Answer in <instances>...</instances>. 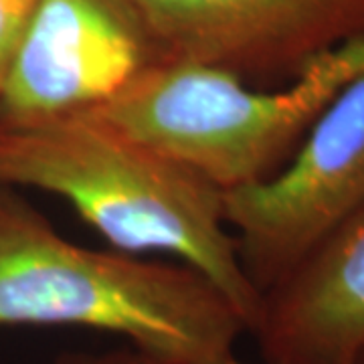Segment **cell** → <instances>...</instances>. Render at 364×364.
I'll return each instance as SVG.
<instances>
[{"instance_id": "30bf717a", "label": "cell", "mask_w": 364, "mask_h": 364, "mask_svg": "<svg viewBox=\"0 0 364 364\" xmlns=\"http://www.w3.org/2000/svg\"><path fill=\"white\" fill-rule=\"evenodd\" d=\"M352 364H364V346H363V350L356 354V358H354V363Z\"/></svg>"}, {"instance_id": "52a82bcc", "label": "cell", "mask_w": 364, "mask_h": 364, "mask_svg": "<svg viewBox=\"0 0 364 364\" xmlns=\"http://www.w3.org/2000/svg\"><path fill=\"white\" fill-rule=\"evenodd\" d=\"M265 364H352L364 346V207L261 294Z\"/></svg>"}, {"instance_id": "9c48e42d", "label": "cell", "mask_w": 364, "mask_h": 364, "mask_svg": "<svg viewBox=\"0 0 364 364\" xmlns=\"http://www.w3.org/2000/svg\"><path fill=\"white\" fill-rule=\"evenodd\" d=\"M55 364H158L150 356H146L140 350L126 346L119 350L102 352V354H85V352H75V354H63Z\"/></svg>"}, {"instance_id": "ba28073f", "label": "cell", "mask_w": 364, "mask_h": 364, "mask_svg": "<svg viewBox=\"0 0 364 364\" xmlns=\"http://www.w3.org/2000/svg\"><path fill=\"white\" fill-rule=\"evenodd\" d=\"M37 0H0V95L25 39Z\"/></svg>"}, {"instance_id": "6da1fadb", "label": "cell", "mask_w": 364, "mask_h": 364, "mask_svg": "<svg viewBox=\"0 0 364 364\" xmlns=\"http://www.w3.org/2000/svg\"><path fill=\"white\" fill-rule=\"evenodd\" d=\"M0 184L65 198L126 253H168L205 275L243 318L259 314L223 215V193L95 114L0 124Z\"/></svg>"}, {"instance_id": "8fae6325", "label": "cell", "mask_w": 364, "mask_h": 364, "mask_svg": "<svg viewBox=\"0 0 364 364\" xmlns=\"http://www.w3.org/2000/svg\"><path fill=\"white\" fill-rule=\"evenodd\" d=\"M223 364H245V363H241V360H239V358L233 354V356H229V358H227Z\"/></svg>"}, {"instance_id": "3957f363", "label": "cell", "mask_w": 364, "mask_h": 364, "mask_svg": "<svg viewBox=\"0 0 364 364\" xmlns=\"http://www.w3.org/2000/svg\"><path fill=\"white\" fill-rule=\"evenodd\" d=\"M360 71L364 41L318 57L279 87L249 85L219 67L164 61L91 114L227 193L282 168L314 119Z\"/></svg>"}, {"instance_id": "8992f818", "label": "cell", "mask_w": 364, "mask_h": 364, "mask_svg": "<svg viewBox=\"0 0 364 364\" xmlns=\"http://www.w3.org/2000/svg\"><path fill=\"white\" fill-rule=\"evenodd\" d=\"M156 61L119 0H37L0 95V124L87 114Z\"/></svg>"}, {"instance_id": "5b68a950", "label": "cell", "mask_w": 364, "mask_h": 364, "mask_svg": "<svg viewBox=\"0 0 364 364\" xmlns=\"http://www.w3.org/2000/svg\"><path fill=\"white\" fill-rule=\"evenodd\" d=\"M158 63L219 67L279 87L318 57L364 41V0H119Z\"/></svg>"}, {"instance_id": "7a4b0ae2", "label": "cell", "mask_w": 364, "mask_h": 364, "mask_svg": "<svg viewBox=\"0 0 364 364\" xmlns=\"http://www.w3.org/2000/svg\"><path fill=\"white\" fill-rule=\"evenodd\" d=\"M0 326H81L158 364H223L247 326L205 275L67 241L0 184Z\"/></svg>"}, {"instance_id": "277c9868", "label": "cell", "mask_w": 364, "mask_h": 364, "mask_svg": "<svg viewBox=\"0 0 364 364\" xmlns=\"http://www.w3.org/2000/svg\"><path fill=\"white\" fill-rule=\"evenodd\" d=\"M364 207V71L332 97L269 178L223 193L241 267L267 291Z\"/></svg>"}]
</instances>
